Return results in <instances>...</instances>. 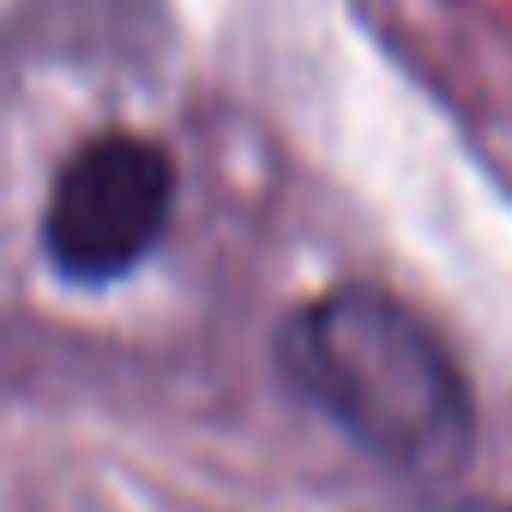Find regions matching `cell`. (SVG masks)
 <instances>
[{
	"label": "cell",
	"mask_w": 512,
	"mask_h": 512,
	"mask_svg": "<svg viewBox=\"0 0 512 512\" xmlns=\"http://www.w3.org/2000/svg\"><path fill=\"white\" fill-rule=\"evenodd\" d=\"M284 380L362 452L404 476H452L476 440V404L446 344L386 290L344 284L278 332Z\"/></svg>",
	"instance_id": "6da1fadb"
},
{
	"label": "cell",
	"mask_w": 512,
	"mask_h": 512,
	"mask_svg": "<svg viewBox=\"0 0 512 512\" xmlns=\"http://www.w3.org/2000/svg\"><path fill=\"white\" fill-rule=\"evenodd\" d=\"M169 211L175 157L139 133H97L55 175L43 253L67 284H115L163 241Z\"/></svg>",
	"instance_id": "7a4b0ae2"
}]
</instances>
